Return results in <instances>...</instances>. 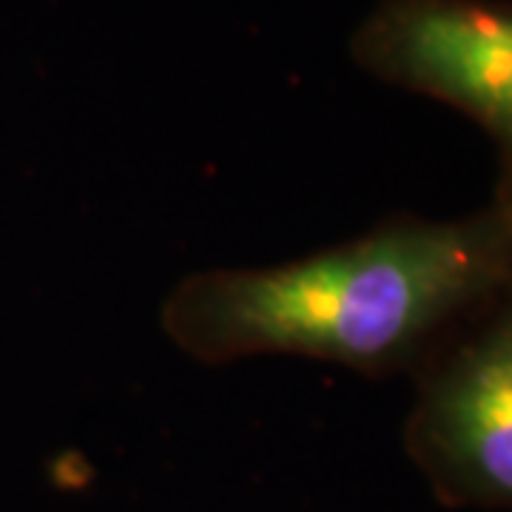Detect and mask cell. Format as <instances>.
Returning <instances> with one entry per match:
<instances>
[{
	"instance_id": "6da1fadb",
	"label": "cell",
	"mask_w": 512,
	"mask_h": 512,
	"mask_svg": "<svg viewBox=\"0 0 512 512\" xmlns=\"http://www.w3.org/2000/svg\"><path fill=\"white\" fill-rule=\"evenodd\" d=\"M512 285L493 208L464 220L396 217L274 268L185 276L165 296V336L202 365L305 356L387 376L416 367Z\"/></svg>"
},
{
	"instance_id": "7a4b0ae2",
	"label": "cell",
	"mask_w": 512,
	"mask_h": 512,
	"mask_svg": "<svg viewBox=\"0 0 512 512\" xmlns=\"http://www.w3.org/2000/svg\"><path fill=\"white\" fill-rule=\"evenodd\" d=\"M404 450L447 507L512 512V285L419 367Z\"/></svg>"
},
{
	"instance_id": "3957f363",
	"label": "cell",
	"mask_w": 512,
	"mask_h": 512,
	"mask_svg": "<svg viewBox=\"0 0 512 512\" xmlns=\"http://www.w3.org/2000/svg\"><path fill=\"white\" fill-rule=\"evenodd\" d=\"M356 52L390 83L464 111L512 154V3L390 0Z\"/></svg>"
},
{
	"instance_id": "277c9868",
	"label": "cell",
	"mask_w": 512,
	"mask_h": 512,
	"mask_svg": "<svg viewBox=\"0 0 512 512\" xmlns=\"http://www.w3.org/2000/svg\"><path fill=\"white\" fill-rule=\"evenodd\" d=\"M490 208L498 214V220L504 225L512 259V154H501V174H498V183H495V194Z\"/></svg>"
}]
</instances>
